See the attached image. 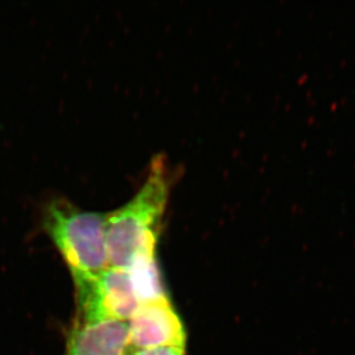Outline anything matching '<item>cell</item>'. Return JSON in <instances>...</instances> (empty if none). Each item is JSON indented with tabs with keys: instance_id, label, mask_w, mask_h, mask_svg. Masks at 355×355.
I'll use <instances>...</instances> for the list:
<instances>
[{
	"instance_id": "3",
	"label": "cell",
	"mask_w": 355,
	"mask_h": 355,
	"mask_svg": "<svg viewBox=\"0 0 355 355\" xmlns=\"http://www.w3.org/2000/svg\"><path fill=\"white\" fill-rule=\"evenodd\" d=\"M78 322H128L137 311L127 269L110 268L92 281L76 286Z\"/></svg>"
},
{
	"instance_id": "6",
	"label": "cell",
	"mask_w": 355,
	"mask_h": 355,
	"mask_svg": "<svg viewBox=\"0 0 355 355\" xmlns=\"http://www.w3.org/2000/svg\"><path fill=\"white\" fill-rule=\"evenodd\" d=\"M127 270L139 304L168 298L155 253L139 255Z\"/></svg>"
},
{
	"instance_id": "8",
	"label": "cell",
	"mask_w": 355,
	"mask_h": 355,
	"mask_svg": "<svg viewBox=\"0 0 355 355\" xmlns=\"http://www.w3.org/2000/svg\"><path fill=\"white\" fill-rule=\"evenodd\" d=\"M125 355H129V353H127V354H125Z\"/></svg>"
},
{
	"instance_id": "5",
	"label": "cell",
	"mask_w": 355,
	"mask_h": 355,
	"mask_svg": "<svg viewBox=\"0 0 355 355\" xmlns=\"http://www.w3.org/2000/svg\"><path fill=\"white\" fill-rule=\"evenodd\" d=\"M128 322H76L68 342V355H125Z\"/></svg>"
},
{
	"instance_id": "2",
	"label": "cell",
	"mask_w": 355,
	"mask_h": 355,
	"mask_svg": "<svg viewBox=\"0 0 355 355\" xmlns=\"http://www.w3.org/2000/svg\"><path fill=\"white\" fill-rule=\"evenodd\" d=\"M107 214L84 211L64 199L47 206L44 227L71 269L75 286L92 281L110 266Z\"/></svg>"
},
{
	"instance_id": "4",
	"label": "cell",
	"mask_w": 355,
	"mask_h": 355,
	"mask_svg": "<svg viewBox=\"0 0 355 355\" xmlns=\"http://www.w3.org/2000/svg\"><path fill=\"white\" fill-rule=\"evenodd\" d=\"M128 325L130 352L166 346L185 347L184 325L169 298L139 304Z\"/></svg>"
},
{
	"instance_id": "7",
	"label": "cell",
	"mask_w": 355,
	"mask_h": 355,
	"mask_svg": "<svg viewBox=\"0 0 355 355\" xmlns=\"http://www.w3.org/2000/svg\"><path fill=\"white\" fill-rule=\"evenodd\" d=\"M129 355H185V347L181 346H166L157 349L132 351Z\"/></svg>"
},
{
	"instance_id": "1",
	"label": "cell",
	"mask_w": 355,
	"mask_h": 355,
	"mask_svg": "<svg viewBox=\"0 0 355 355\" xmlns=\"http://www.w3.org/2000/svg\"><path fill=\"white\" fill-rule=\"evenodd\" d=\"M169 188L164 159L155 158L135 197L107 214L106 241L112 268L127 269L139 255L155 253Z\"/></svg>"
}]
</instances>
